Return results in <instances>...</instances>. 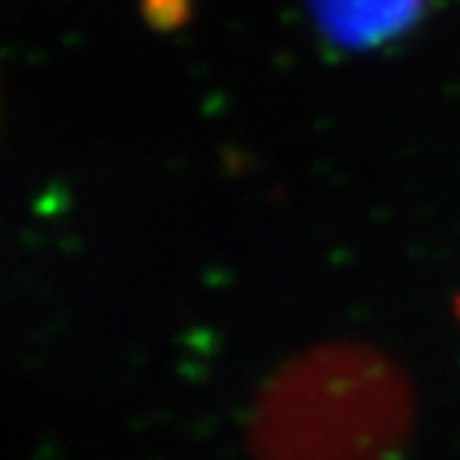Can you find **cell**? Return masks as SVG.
<instances>
[{"label": "cell", "instance_id": "cell-1", "mask_svg": "<svg viewBox=\"0 0 460 460\" xmlns=\"http://www.w3.org/2000/svg\"><path fill=\"white\" fill-rule=\"evenodd\" d=\"M433 0H308L319 34L347 50L397 40L424 17Z\"/></svg>", "mask_w": 460, "mask_h": 460}, {"label": "cell", "instance_id": "cell-2", "mask_svg": "<svg viewBox=\"0 0 460 460\" xmlns=\"http://www.w3.org/2000/svg\"><path fill=\"white\" fill-rule=\"evenodd\" d=\"M457 311H460V308H457Z\"/></svg>", "mask_w": 460, "mask_h": 460}]
</instances>
